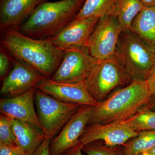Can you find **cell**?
Segmentation results:
<instances>
[{
	"instance_id": "obj_20",
	"label": "cell",
	"mask_w": 155,
	"mask_h": 155,
	"mask_svg": "<svg viewBox=\"0 0 155 155\" xmlns=\"http://www.w3.org/2000/svg\"><path fill=\"white\" fill-rule=\"evenodd\" d=\"M121 122L137 132L155 130V111L146 105L130 118Z\"/></svg>"
},
{
	"instance_id": "obj_25",
	"label": "cell",
	"mask_w": 155,
	"mask_h": 155,
	"mask_svg": "<svg viewBox=\"0 0 155 155\" xmlns=\"http://www.w3.org/2000/svg\"><path fill=\"white\" fill-rule=\"evenodd\" d=\"M0 155H26L20 147L17 145H0Z\"/></svg>"
},
{
	"instance_id": "obj_24",
	"label": "cell",
	"mask_w": 155,
	"mask_h": 155,
	"mask_svg": "<svg viewBox=\"0 0 155 155\" xmlns=\"http://www.w3.org/2000/svg\"><path fill=\"white\" fill-rule=\"evenodd\" d=\"M0 77L2 80L8 74L10 65L13 64V57L9 55L10 53L5 48L0 46Z\"/></svg>"
},
{
	"instance_id": "obj_28",
	"label": "cell",
	"mask_w": 155,
	"mask_h": 155,
	"mask_svg": "<svg viewBox=\"0 0 155 155\" xmlns=\"http://www.w3.org/2000/svg\"><path fill=\"white\" fill-rule=\"evenodd\" d=\"M152 95L155 94V66L147 79Z\"/></svg>"
},
{
	"instance_id": "obj_27",
	"label": "cell",
	"mask_w": 155,
	"mask_h": 155,
	"mask_svg": "<svg viewBox=\"0 0 155 155\" xmlns=\"http://www.w3.org/2000/svg\"><path fill=\"white\" fill-rule=\"evenodd\" d=\"M83 145L80 141L74 146L70 148L62 155H87L82 151Z\"/></svg>"
},
{
	"instance_id": "obj_23",
	"label": "cell",
	"mask_w": 155,
	"mask_h": 155,
	"mask_svg": "<svg viewBox=\"0 0 155 155\" xmlns=\"http://www.w3.org/2000/svg\"><path fill=\"white\" fill-rule=\"evenodd\" d=\"M0 145L17 146L11 119L2 114L0 115Z\"/></svg>"
},
{
	"instance_id": "obj_17",
	"label": "cell",
	"mask_w": 155,
	"mask_h": 155,
	"mask_svg": "<svg viewBox=\"0 0 155 155\" xmlns=\"http://www.w3.org/2000/svg\"><path fill=\"white\" fill-rule=\"evenodd\" d=\"M131 30L155 48V6L143 8L134 20Z\"/></svg>"
},
{
	"instance_id": "obj_14",
	"label": "cell",
	"mask_w": 155,
	"mask_h": 155,
	"mask_svg": "<svg viewBox=\"0 0 155 155\" xmlns=\"http://www.w3.org/2000/svg\"><path fill=\"white\" fill-rule=\"evenodd\" d=\"M35 90L33 87L19 95L1 99V114L10 119L31 123L41 129L35 108Z\"/></svg>"
},
{
	"instance_id": "obj_16",
	"label": "cell",
	"mask_w": 155,
	"mask_h": 155,
	"mask_svg": "<svg viewBox=\"0 0 155 155\" xmlns=\"http://www.w3.org/2000/svg\"><path fill=\"white\" fill-rule=\"evenodd\" d=\"M11 122L17 145L24 150L26 155L33 154L48 138L41 129L31 123L11 119Z\"/></svg>"
},
{
	"instance_id": "obj_13",
	"label": "cell",
	"mask_w": 155,
	"mask_h": 155,
	"mask_svg": "<svg viewBox=\"0 0 155 155\" xmlns=\"http://www.w3.org/2000/svg\"><path fill=\"white\" fill-rule=\"evenodd\" d=\"M35 88L64 102L95 107L98 103L87 91L84 82L59 83L45 78L35 86Z\"/></svg>"
},
{
	"instance_id": "obj_10",
	"label": "cell",
	"mask_w": 155,
	"mask_h": 155,
	"mask_svg": "<svg viewBox=\"0 0 155 155\" xmlns=\"http://www.w3.org/2000/svg\"><path fill=\"white\" fill-rule=\"evenodd\" d=\"M94 107L81 105L50 144L51 155H62L79 142L91 116Z\"/></svg>"
},
{
	"instance_id": "obj_21",
	"label": "cell",
	"mask_w": 155,
	"mask_h": 155,
	"mask_svg": "<svg viewBox=\"0 0 155 155\" xmlns=\"http://www.w3.org/2000/svg\"><path fill=\"white\" fill-rule=\"evenodd\" d=\"M155 146V130L138 132L124 145L125 155H141Z\"/></svg>"
},
{
	"instance_id": "obj_32",
	"label": "cell",
	"mask_w": 155,
	"mask_h": 155,
	"mask_svg": "<svg viewBox=\"0 0 155 155\" xmlns=\"http://www.w3.org/2000/svg\"><path fill=\"white\" fill-rule=\"evenodd\" d=\"M141 155H150L147 152H144Z\"/></svg>"
},
{
	"instance_id": "obj_11",
	"label": "cell",
	"mask_w": 155,
	"mask_h": 155,
	"mask_svg": "<svg viewBox=\"0 0 155 155\" xmlns=\"http://www.w3.org/2000/svg\"><path fill=\"white\" fill-rule=\"evenodd\" d=\"M138 134V132L121 122L91 123L87 125L79 141L84 146L92 142L102 140L107 146L114 147L124 145Z\"/></svg>"
},
{
	"instance_id": "obj_18",
	"label": "cell",
	"mask_w": 155,
	"mask_h": 155,
	"mask_svg": "<svg viewBox=\"0 0 155 155\" xmlns=\"http://www.w3.org/2000/svg\"><path fill=\"white\" fill-rule=\"evenodd\" d=\"M119 0H85L83 7L75 19L100 18L115 16Z\"/></svg>"
},
{
	"instance_id": "obj_6",
	"label": "cell",
	"mask_w": 155,
	"mask_h": 155,
	"mask_svg": "<svg viewBox=\"0 0 155 155\" xmlns=\"http://www.w3.org/2000/svg\"><path fill=\"white\" fill-rule=\"evenodd\" d=\"M35 104L42 130L51 140L58 135L81 106L61 101L36 89Z\"/></svg>"
},
{
	"instance_id": "obj_30",
	"label": "cell",
	"mask_w": 155,
	"mask_h": 155,
	"mask_svg": "<svg viewBox=\"0 0 155 155\" xmlns=\"http://www.w3.org/2000/svg\"><path fill=\"white\" fill-rule=\"evenodd\" d=\"M147 106L153 110H155V94L152 95L149 102Z\"/></svg>"
},
{
	"instance_id": "obj_15",
	"label": "cell",
	"mask_w": 155,
	"mask_h": 155,
	"mask_svg": "<svg viewBox=\"0 0 155 155\" xmlns=\"http://www.w3.org/2000/svg\"><path fill=\"white\" fill-rule=\"evenodd\" d=\"M47 0H0V31L19 29L42 3Z\"/></svg>"
},
{
	"instance_id": "obj_31",
	"label": "cell",
	"mask_w": 155,
	"mask_h": 155,
	"mask_svg": "<svg viewBox=\"0 0 155 155\" xmlns=\"http://www.w3.org/2000/svg\"><path fill=\"white\" fill-rule=\"evenodd\" d=\"M146 152L150 155H155V146L153 147L150 149L148 150Z\"/></svg>"
},
{
	"instance_id": "obj_22",
	"label": "cell",
	"mask_w": 155,
	"mask_h": 155,
	"mask_svg": "<svg viewBox=\"0 0 155 155\" xmlns=\"http://www.w3.org/2000/svg\"><path fill=\"white\" fill-rule=\"evenodd\" d=\"M101 140L92 142L84 145L82 151L87 155H125L123 147H108Z\"/></svg>"
},
{
	"instance_id": "obj_1",
	"label": "cell",
	"mask_w": 155,
	"mask_h": 155,
	"mask_svg": "<svg viewBox=\"0 0 155 155\" xmlns=\"http://www.w3.org/2000/svg\"><path fill=\"white\" fill-rule=\"evenodd\" d=\"M1 45L14 58L25 62L50 79L61 64L64 51L47 39L29 37L14 28L1 32Z\"/></svg>"
},
{
	"instance_id": "obj_9",
	"label": "cell",
	"mask_w": 155,
	"mask_h": 155,
	"mask_svg": "<svg viewBox=\"0 0 155 155\" xmlns=\"http://www.w3.org/2000/svg\"><path fill=\"white\" fill-rule=\"evenodd\" d=\"M46 77L25 62L13 57V68L2 80L1 95L11 97L28 91Z\"/></svg>"
},
{
	"instance_id": "obj_19",
	"label": "cell",
	"mask_w": 155,
	"mask_h": 155,
	"mask_svg": "<svg viewBox=\"0 0 155 155\" xmlns=\"http://www.w3.org/2000/svg\"><path fill=\"white\" fill-rule=\"evenodd\" d=\"M144 7L140 0H119L114 16L122 31L132 30L134 20Z\"/></svg>"
},
{
	"instance_id": "obj_8",
	"label": "cell",
	"mask_w": 155,
	"mask_h": 155,
	"mask_svg": "<svg viewBox=\"0 0 155 155\" xmlns=\"http://www.w3.org/2000/svg\"><path fill=\"white\" fill-rule=\"evenodd\" d=\"M64 51L61 64L50 79L59 83L84 82L97 60L90 54L87 49Z\"/></svg>"
},
{
	"instance_id": "obj_12",
	"label": "cell",
	"mask_w": 155,
	"mask_h": 155,
	"mask_svg": "<svg viewBox=\"0 0 155 155\" xmlns=\"http://www.w3.org/2000/svg\"><path fill=\"white\" fill-rule=\"evenodd\" d=\"M99 19H75L55 36L46 39L63 51L87 49L90 37Z\"/></svg>"
},
{
	"instance_id": "obj_5",
	"label": "cell",
	"mask_w": 155,
	"mask_h": 155,
	"mask_svg": "<svg viewBox=\"0 0 155 155\" xmlns=\"http://www.w3.org/2000/svg\"><path fill=\"white\" fill-rule=\"evenodd\" d=\"M132 81L114 55L98 60L91 69L84 83L92 97L98 103L114 89Z\"/></svg>"
},
{
	"instance_id": "obj_3",
	"label": "cell",
	"mask_w": 155,
	"mask_h": 155,
	"mask_svg": "<svg viewBox=\"0 0 155 155\" xmlns=\"http://www.w3.org/2000/svg\"><path fill=\"white\" fill-rule=\"evenodd\" d=\"M85 1L45 2L38 7L18 30L26 36L38 39L55 36L75 19Z\"/></svg>"
},
{
	"instance_id": "obj_29",
	"label": "cell",
	"mask_w": 155,
	"mask_h": 155,
	"mask_svg": "<svg viewBox=\"0 0 155 155\" xmlns=\"http://www.w3.org/2000/svg\"><path fill=\"white\" fill-rule=\"evenodd\" d=\"M144 7L155 6V0H140Z\"/></svg>"
},
{
	"instance_id": "obj_26",
	"label": "cell",
	"mask_w": 155,
	"mask_h": 155,
	"mask_svg": "<svg viewBox=\"0 0 155 155\" xmlns=\"http://www.w3.org/2000/svg\"><path fill=\"white\" fill-rule=\"evenodd\" d=\"M51 140L48 138L43 142L32 155H51L50 144Z\"/></svg>"
},
{
	"instance_id": "obj_2",
	"label": "cell",
	"mask_w": 155,
	"mask_h": 155,
	"mask_svg": "<svg viewBox=\"0 0 155 155\" xmlns=\"http://www.w3.org/2000/svg\"><path fill=\"white\" fill-rule=\"evenodd\" d=\"M152 95L147 80H132L94 107L88 124L125 121L147 105Z\"/></svg>"
},
{
	"instance_id": "obj_4",
	"label": "cell",
	"mask_w": 155,
	"mask_h": 155,
	"mask_svg": "<svg viewBox=\"0 0 155 155\" xmlns=\"http://www.w3.org/2000/svg\"><path fill=\"white\" fill-rule=\"evenodd\" d=\"M121 35L115 55L132 81L147 80L155 66V48L132 30Z\"/></svg>"
},
{
	"instance_id": "obj_7",
	"label": "cell",
	"mask_w": 155,
	"mask_h": 155,
	"mask_svg": "<svg viewBox=\"0 0 155 155\" xmlns=\"http://www.w3.org/2000/svg\"><path fill=\"white\" fill-rule=\"evenodd\" d=\"M122 31L115 16L100 18L89 40L87 49L90 54L97 61L114 56Z\"/></svg>"
}]
</instances>
